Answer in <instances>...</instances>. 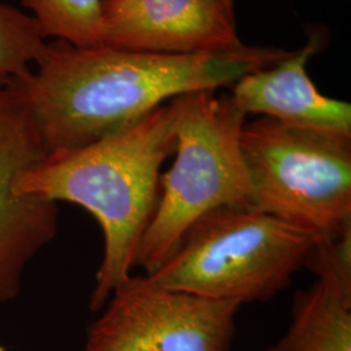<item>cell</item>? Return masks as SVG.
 I'll return each mask as SVG.
<instances>
[{"label":"cell","mask_w":351,"mask_h":351,"mask_svg":"<svg viewBox=\"0 0 351 351\" xmlns=\"http://www.w3.org/2000/svg\"><path fill=\"white\" fill-rule=\"evenodd\" d=\"M293 51L243 46L207 55H162L56 39L14 82L49 154L84 147L181 94L233 88Z\"/></svg>","instance_id":"cell-1"},{"label":"cell","mask_w":351,"mask_h":351,"mask_svg":"<svg viewBox=\"0 0 351 351\" xmlns=\"http://www.w3.org/2000/svg\"><path fill=\"white\" fill-rule=\"evenodd\" d=\"M169 101L84 147L53 151L20 178L21 195L81 206L99 223L104 251L88 307L101 311L136 267L156 210L164 162L175 154Z\"/></svg>","instance_id":"cell-2"},{"label":"cell","mask_w":351,"mask_h":351,"mask_svg":"<svg viewBox=\"0 0 351 351\" xmlns=\"http://www.w3.org/2000/svg\"><path fill=\"white\" fill-rule=\"evenodd\" d=\"M176 150L160 176L156 210L141 241L136 267L155 272L199 217L219 207H250V181L241 151L246 114L232 95L197 90L169 101Z\"/></svg>","instance_id":"cell-3"},{"label":"cell","mask_w":351,"mask_h":351,"mask_svg":"<svg viewBox=\"0 0 351 351\" xmlns=\"http://www.w3.org/2000/svg\"><path fill=\"white\" fill-rule=\"evenodd\" d=\"M313 234L251 207L203 215L151 275L152 284L221 301L274 298L306 265Z\"/></svg>","instance_id":"cell-4"},{"label":"cell","mask_w":351,"mask_h":351,"mask_svg":"<svg viewBox=\"0 0 351 351\" xmlns=\"http://www.w3.org/2000/svg\"><path fill=\"white\" fill-rule=\"evenodd\" d=\"M241 151L250 207L313 234L351 228V136L287 125L261 116L245 123Z\"/></svg>","instance_id":"cell-5"},{"label":"cell","mask_w":351,"mask_h":351,"mask_svg":"<svg viewBox=\"0 0 351 351\" xmlns=\"http://www.w3.org/2000/svg\"><path fill=\"white\" fill-rule=\"evenodd\" d=\"M241 306L130 275L88 326L85 351H230Z\"/></svg>","instance_id":"cell-6"},{"label":"cell","mask_w":351,"mask_h":351,"mask_svg":"<svg viewBox=\"0 0 351 351\" xmlns=\"http://www.w3.org/2000/svg\"><path fill=\"white\" fill-rule=\"evenodd\" d=\"M47 155L20 93L0 90V303L21 293L29 264L58 234V203L16 190Z\"/></svg>","instance_id":"cell-7"},{"label":"cell","mask_w":351,"mask_h":351,"mask_svg":"<svg viewBox=\"0 0 351 351\" xmlns=\"http://www.w3.org/2000/svg\"><path fill=\"white\" fill-rule=\"evenodd\" d=\"M103 45L162 55L239 50L234 0H121L103 7Z\"/></svg>","instance_id":"cell-8"},{"label":"cell","mask_w":351,"mask_h":351,"mask_svg":"<svg viewBox=\"0 0 351 351\" xmlns=\"http://www.w3.org/2000/svg\"><path fill=\"white\" fill-rule=\"evenodd\" d=\"M328 40L314 29L306 46L276 65L243 75L230 94L246 116L262 114L307 130L351 136V104L322 94L307 73V63Z\"/></svg>","instance_id":"cell-9"},{"label":"cell","mask_w":351,"mask_h":351,"mask_svg":"<svg viewBox=\"0 0 351 351\" xmlns=\"http://www.w3.org/2000/svg\"><path fill=\"white\" fill-rule=\"evenodd\" d=\"M267 351H351V295L317 278L293 300L285 336Z\"/></svg>","instance_id":"cell-10"},{"label":"cell","mask_w":351,"mask_h":351,"mask_svg":"<svg viewBox=\"0 0 351 351\" xmlns=\"http://www.w3.org/2000/svg\"><path fill=\"white\" fill-rule=\"evenodd\" d=\"M33 12L45 37L65 40L75 47L103 45V0H21Z\"/></svg>","instance_id":"cell-11"},{"label":"cell","mask_w":351,"mask_h":351,"mask_svg":"<svg viewBox=\"0 0 351 351\" xmlns=\"http://www.w3.org/2000/svg\"><path fill=\"white\" fill-rule=\"evenodd\" d=\"M46 39L32 14L0 1V90L33 71L46 50Z\"/></svg>","instance_id":"cell-12"},{"label":"cell","mask_w":351,"mask_h":351,"mask_svg":"<svg viewBox=\"0 0 351 351\" xmlns=\"http://www.w3.org/2000/svg\"><path fill=\"white\" fill-rule=\"evenodd\" d=\"M304 267L351 295V228L337 236L316 239Z\"/></svg>","instance_id":"cell-13"},{"label":"cell","mask_w":351,"mask_h":351,"mask_svg":"<svg viewBox=\"0 0 351 351\" xmlns=\"http://www.w3.org/2000/svg\"><path fill=\"white\" fill-rule=\"evenodd\" d=\"M119 1H121V0H103V7H106V5H112V4H116V3H119Z\"/></svg>","instance_id":"cell-14"},{"label":"cell","mask_w":351,"mask_h":351,"mask_svg":"<svg viewBox=\"0 0 351 351\" xmlns=\"http://www.w3.org/2000/svg\"><path fill=\"white\" fill-rule=\"evenodd\" d=\"M0 351H5V350H4V348H3V346H0Z\"/></svg>","instance_id":"cell-15"}]
</instances>
